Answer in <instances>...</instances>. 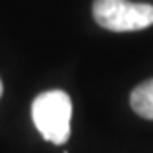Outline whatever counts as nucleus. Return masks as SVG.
Segmentation results:
<instances>
[{"instance_id": "20e7f679", "label": "nucleus", "mask_w": 153, "mask_h": 153, "mask_svg": "<svg viewBox=\"0 0 153 153\" xmlns=\"http://www.w3.org/2000/svg\"><path fill=\"white\" fill-rule=\"evenodd\" d=\"M2 92H4V87H2V79H0V96H2Z\"/></svg>"}, {"instance_id": "7ed1b4c3", "label": "nucleus", "mask_w": 153, "mask_h": 153, "mask_svg": "<svg viewBox=\"0 0 153 153\" xmlns=\"http://www.w3.org/2000/svg\"><path fill=\"white\" fill-rule=\"evenodd\" d=\"M129 102H131L133 111L138 116L153 120V79L140 83L137 89L131 92Z\"/></svg>"}, {"instance_id": "f03ea898", "label": "nucleus", "mask_w": 153, "mask_h": 153, "mask_svg": "<svg viewBox=\"0 0 153 153\" xmlns=\"http://www.w3.org/2000/svg\"><path fill=\"white\" fill-rule=\"evenodd\" d=\"M92 15L111 31H138L153 24V6L129 0H94Z\"/></svg>"}, {"instance_id": "f257e3e1", "label": "nucleus", "mask_w": 153, "mask_h": 153, "mask_svg": "<svg viewBox=\"0 0 153 153\" xmlns=\"http://www.w3.org/2000/svg\"><path fill=\"white\" fill-rule=\"evenodd\" d=\"M31 118L37 131L52 144H65L70 137L72 102L63 91H46L31 103Z\"/></svg>"}]
</instances>
